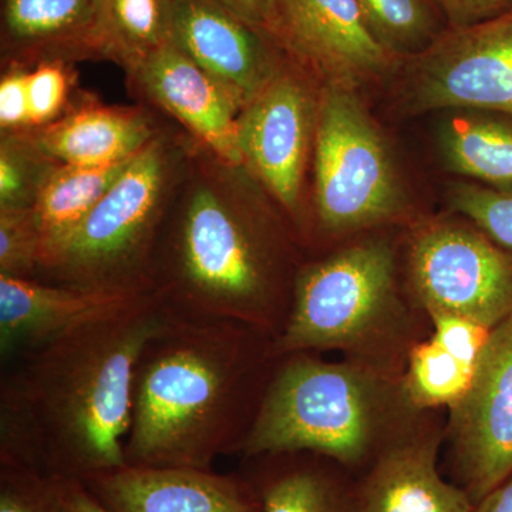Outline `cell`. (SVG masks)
<instances>
[{
	"label": "cell",
	"mask_w": 512,
	"mask_h": 512,
	"mask_svg": "<svg viewBox=\"0 0 512 512\" xmlns=\"http://www.w3.org/2000/svg\"><path fill=\"white\" fill-rule=\"evenodd\" d=\"M168 318L147 293L6 363L0 466L77 480L126 466L138 357Z\"/></svg>",
	"instance_id": "obj_1"
},
{
	"label": "cell",
	"mask_w": 512,
	"mask_h": 512,
	"mask_svg": "<svg viewBox=\"0 0 512 512\" xmlns=\"http://www.w3.org/2000/svg\"><path fill=\"white\" fill-rule=\"evenodd\" d=\"M279 357L265 330L170 313L138 357L126 464L212 468L239 457Z\"/></svg>",
	"instance_id": "obj_2"
},
{
	"label": "cell",
	"mask_w": 512,
	"mask_h": 512,
	"mask_svg": "<svg viewBox=\"0 0 512 512\" xmlns=\"http://www.w3.org/2000/svg\"><path fill=\"white\" fill-rule=\"evenodd\" d=\"M295 234L224 178H202L168 214L151 292L171 315L237 320L276 339L303 264Z\"/></svg>",
	"instance_id": "obj_3"
},
{
	"label": "cell",
	"mask_w": 512,
	"mask_h": 512,
	"mask_svg": "<svg viewBox=\"0 0 512 512\" xmlns=\"http://www.w3.org/2000/svg\"><path fill=\"white\" fill-rule=\"evenodd\" d=\"M431 330L430 316L407 281L403 237L379 229L303 262L275 345L281 356L338 352L342 359L400 379L410 352Z\"/></svg>",
	"instance_id": "obj_4"
},
{
	"label": "cell",
	"mask_w": 512,
	"mask_h": 512,
	"mask_svg": "<svg viewBox=\"0 0 512 512\" xmlns=\"http://www.w3.org/2000/svg\"><path fill=\"white\" fill-rule=\"evenodd\" d=\"M431 413L410 402L402 377L346 359L332 362L320 353H288L279 357L239 457L311 451L356 478Z\"/></svg>",
	"instance_id": "obj_5"
},
{
	"label": "cell",
	"mask_w": 512,
	"mask_h": 512,
	"mask_svg": "<svg viewBox=\"0 0 512 512\" xmlns=\"http://www.w3.org/2000/svg\"><path fill=\"white\" fill-rule=\"evenodd\" d=\"M175 158L164 137L154 138L40 276L96 291L153 293L151 269L170 214Z\"/></svg>",
	"instance_id": "obj_6"
},
{
	"label": "cell",
	"mask_w": 512,
	"mask_h": 512,
	"mask_svg": "<svg viewBox=\"0 0 512 512\" xmlns=\"http://www.w3.org/2000/svg\"><path fill=\"white\" fill-rule=\"evenodd\" d=\"M313 146L311 235L338 244L406 220L409 204L392 151L355 89L323 83Z\"/></svg>",
	"instance_id": "obj_7"
},
{
	"label": "cell",
	"mask_w": 512,
	"mask_h": 512,
	"mask_svg": "<svg viewBox=\"0 0 512 512\" xmlns=\"http://www.w3.org/2000/svg\"><path fill=\"white\" fill-rule=\"evenodd\" d=\"M404 269L427 315H456L494 329L512 316V251L473 222H413L403 235Z\"/></svg>",
	"instance_id": "obj_8"
},
{
	"label": "cell",
	"mask_w": 512,
	"mask_h": 512,
	"mask_svg": "<svg viewBox=\"0 0 512 512\" xmlns=\"http://www.w3.org/2000/svg\"><path fill=\"white\" fill-rule=\"evenodd\" d=\"M407 67L403 93L410 113L474 109L512 117V8L444 30Z\"/></svg>",
	"instance_id": "obj_9"
},
{
	"label": "cell",
	"mask_w": 512,
	"mask_h": 512,
	"mask_svg": "<svg viewBox=\"0 0 512 512\" xmlns=\"http://www.w3.org/2000/svg\"><path fill=\"white\" fill-rule=\"evenodd\" d=\"M318 110L319 93L313 92L301 73L281 63L238 116L244 168L281 205L299 239L306 234L302 187Z\"/></svg>",
	"instance_id": "obj_10"
},
{
	"label": "cell",
	"mask_w": 512,
	"mask_h": 512,
	"mask_svg": "<svg viewBox=\"0 0 512 512\" xmlns=\"http://www.w3.org/2000/svg\"><path fill=\"white\" fill-rule=\"evenodd\" d=\"M451 481L474 504L512 474V316L495 326L464 399L446 412Z\"/></svg>",
	"instance_id": "obj_11"
},
{
	"label": "cell",
	"mask_w": 512,
	"mask_h": 512,
	"mask_svg": "<svg viewBox=\"0 0 512 512\" xmlns=\"http://www.w3.org/2000/svg\"><path fill=\"white\" fill-rule=\"evenodd\" d=\"M274 6L272 42L323 83L356 90L399 60L377 42L357 0H274Z\"/></svg>",
	"instance_id": "obj_12"
},
{
	"label": "cell",
	"mask_w": 512,
	"mask_h": 512,
	"mask_svg": "<svg viewBox=\"0 0 512 512\" xmlns=\"http://www.w3.org/2000/svg\"><path fill=\"white\" fill-rule=\"evenodd\" d=\"M170 40L241 110L281 64L272 40L217 0H171Z\"/></svg>",
	"instance_id": "obj_13"
},
{
	"label": "cell",
	"mask_w": 512,
	"mask_h": 512,
	"mask_svg": "<svg viewBox=\"0 0 512 512\" xmlns=\"http://www.w3.org/2000/svg\"><path fill=\"white\" fill-rule=\"evenodd\" d=\"M82 481L111 512H264L241 471L126 464Z\"/></svg>",
	"instance_id": "obj_14"
},
{
	"label": "cell",
	"mask_w": 512,
	"mask_h": 512,
	"mask_svg": "<svg viewBox=\"0 0 512 512\" xmlns=\"http://www.w3.org/2000/svg\"><path fill=\"white\" fill-rule=\"evenodd\" d=\"M446 412H433L356 477L357 512H471L463 488L441 477Z\"/></svg>",
	"instance_id": "obj_15"
},
{
	"label": "cell",
	"mask_w": 512,
	"mask_h": 512,
	"mask_svg": "<svg viewBox=\"0 0 512 512\" xmlns=\"http://www.w3.org/2000/svg\"><path fill=\"white\" fill-rule=\"evenodd\" d=\"M130 77L148 99L184 124L212 157L244 168L238 147L241 107L171 40Z\"/></svg>",
	"instance_id": "obj_16"
},
{
	"label": "cell",
	"mask_w": 512,
	"mask_h": 512,
	"mask_svg": "<svg viewBox=\"0 0 512 512\" xmlns=\"http://www.w3.org/2000/svg\"><path fill=\"white\" fill-rule=\"evenodd\" d=\"M143 295L0 275L2 363L6 365L16 356L67 330L124 308Z\"/></svg>",
	"instance_id": "obj_17"
},
{
	"label": "cell",
	"mask_w": 512,
	"mask_h": 512,
	"mask_svg": "<svg viewBox=\"0 0 512 512\" xmlns=\"http://www.w3.org/2000/svg\"><path fill=\"white\" fill-rule=\"evenodd\" d=\"M241 460L264 512H357L356 478L332 458L281 451Z\"/></svg>",
	"instance_id": "obj_18"
},
{
	"label": "cell",
	"mask_w": 512,
	"mask_h": 512,
	"mask_svg": "<svg viewBox=\"0 0 512 512\" xmlns=\"http://www.w3.org/2000/svg\"><path fill=\"white\" fill-rule=\"evenodd\" d=\"M37 148L57 164L107 167L136 157L156 138L138 109L84 104L49 126L29 130Z\"/></svg>",
	"instance_id": "obj_19"
},
{
	"label": "cell",
	"mask_w": 512,
	"mask_h": 512,
	"mask_svg": "<svg viewBox=\"0 0 512 512\" xmlns=\"http://www.w3.org/2000/svg\"><path fill=\"white\" fill-rule=\"evenodd\" d=\"M133 158L107 167L57 165L43 185L33 208L42 235L40 274L55 261L76 229L99 204L111 185L119 180Z\"/></svg>",
	"instance_id": "obj_20"
},
{
	"label": "cell",
	"mask_w": 512,
	"mask_h": 512,
	"mask_svg": "<svg viewBox=\"0 0 512 512\" xmlns=\"http://www.w3.org/2000/svg\"><path fill=\"white\" fill-rule=\"evenodd\" d=\"M96 0H3V36L29 55L89 57Z\"/></svg>",
	"instance_id": "obj_21"
},
{
	"label": "cell",
	"mask_w": 512,
	"mask_h": 512,
	"mask_svg": "<svg viewBox=\"0 0 512 512\" xmlns=\"http://www.w3.org/2000/svg\"><path fill=\"white\" fill-rule=\"evenodd\" d=\"M170 20L171 0H96L89 56L133 74L170 40Z\"/></svg>",
	"instance_id": "obj_22"
},
{
	"label": "cell",
	"mask_w": 512,
	"mask_h": 512,
	"mask_svg": "<svg viewBox=\"0 0 512 512\" xmlns=\"http://www.w3.org/2000/svg\"><path fill=\"white\" fill-rule=\"evenodd\" d=\"M448 170L490 187H512V117L456 116L440 133Z\"/></svg>",
	"instance_id": "obj_23"
},
{
	"label": "cell",
	"mask_w": 512,
	"mask_h": 512,
	"mask_svg": "<svg viewBox=\"0 0 512 512\" xmlns=\"http://www.w3.org/2000/svg\"><path fill=\"white\" fill-rule=\"evenodd\" d=\"M476 369L429 336L410 352L402 376L404 392L423 412H447L464 399Z\"/></svg>",
	"instance_id": "obj_24"
},
{
	"label": "cell",
	"mask_w": 512,
	"mask_h": 512,
	"mask_svg": "<svg viewBox=\"0 0 512 512\" xmlns=\"http://www.w3.org/2000/svg\"><path fill=\"white\" fill-rule=\"evenodd\" d=\"M377 42L397 59L424 52L444 32L437 0H357Z\"/></svg>",
	"instance_id": "obj_25"
},
{
	"label": "cell",
	"mask_w": 512,
	"mask_h": 512,
	"mask_svg": "<svg viewBox=\"0 0 512 512\" xmlns=\"http://www.w3.org/2000/svg\"><path fill=\"white\" fill-rule=\"evenodd\" d=\"M37 148L29 131L3 134L0 143V211L33 210L57 167Z\"/></svg>",
	"instance_id": "obj_26"
},
{
	"label": "cell",
	"mask_w": 512,
	"mask_h": 512,
	"mask_svg": "<svg viewBox=\"0 0 512 512\" xmlns=\"http://www.w3.org/2000/svg\"><path fill=\"white\" fill-rule=\"evenodd\" d=\"M451 211L473 222L484 234L512 251V187L460 183L448 194Z\"/></svg>",
	"instance_id": "obj_27"
},
{
	"label": "cell",
	"mask_w": 512,
	"mask_h": 512,
	"mask_svg": "<svg viewBox=\"0 0 512 512\" xmlns=\"http://www.w3.org/2000/svg\"><path fill=\"white\" fill-rule=\"evenodd\" d=\"M42 266V235L35 211H0V275L35 279Z\"/></svg>",
	"instance_id": "obj_28"
},
{
	"label": "cell",
	"mask_w": 512,
	"mask_h": 512,
	"mask_svg": "<svg viewBox=\"0 0 512 512\" xmlns=\"http://www.w3.org/2000/svg\"><path fill=\"white\" fill-rule=\"evenodd\" d=\"M0 512H70L55 480L28 468L0 466Z\"/></svg>",
	"instance_id": "obj_29"
},
{
	"label": "cell",
	"mask_w": 512,
	"mask_h": 512,
	"mask_svg": "<svg viewBox=\"0 0 512 512\" xmlns=\"http://www.w3.org/2000/svg\"><path fill=\"white\" fill-rule=\"evenodd\" d=\"M69 74L62 59L47 60L29 72V101L32 130L59 120L69 94Z\"/></svg>",
	"instance_id": "obj_30"
},
{
	"label": "cell",
	"mask_w": 512,
	"mask_h": 512,
	"mask_svg": "<svg viewBox=\"0 0 512 512\" xmlns=\"http://www.w3.org/2000/svg\"><path fill=\"white\" fill-rule=\"evenodd\" d=\"M431 338L468 365L477 366L493 329L456 315L430 316Z\"/></svg>",
	"instance_id": "obj_31"
},
{
	"label": "cell",
	"mask_w": 512,
	"mask_h": 512,
	"mask_svg": "<svg viewBox=\"0 0 512 512\" xmlns=\"http://www.w3.org/2000/svg\"><path fill=\"white\" fill-rule=\"evenodd\" d=\"M29 72L15 66L0 82V127L2 134L32 130L29 101Z\"/></svg>",
	"instance_id": "obj_32"
},
{
	"label": "cell",
	"mask_w": 512,
	"mask_h": 512,
	"mask_svg": "<svg viewBox=\"0 0 512 512\" xmlns=\"http://www.w3.org/2000/svg\"><path fill=\"white\" fill-rule=\"evenodd\" d=\"M448 28H464L484 22L512 8V0H437Z\"/></svg>",
	"instance_id": "obj_33"
},
{
	"label": "cell",
	"mask_w": 512,
	"mask_h": 512,
	"mask_svg": "<svg viewBox=\"0 0 512 512\" xmlns=\"http://www.w3.org/2000/svg\"><path fill=\"white\" fill-rule=\"evenodd\" d=\"M269 39L275 28L274 0H217Z\"/></svg>",
	"instance_id": "obj_34"
},
{
	"label": "cell",
	"mask_w": 512,
	"mask_h": 512,
	"mask_svg": "<svg viewBox=\"0 0 512 512\" xmlns=\"http://www.w3.org/2000/svg\"><path fill=\"white\" fill-rule=\"evenodd\" d=\"M57 491L70 512H111L77 478H53Z\"/></svg>",
	"instance_id": "obj_35"
},
{
	"label": "cell",
	"mask_w": 512,
	"mask_h": 512,
	"mask_svg": "<svg viewBox=\"0 0 512 512\" xmlns=\"http://www.w3.org/2000/svg\"><path fill=\"white\" fill-rule=\"evenodd\" d=\"M471 512H512V474L474 504Z\"/></svg>",
	"instance_id": "obj_36"
}]
</instances>
